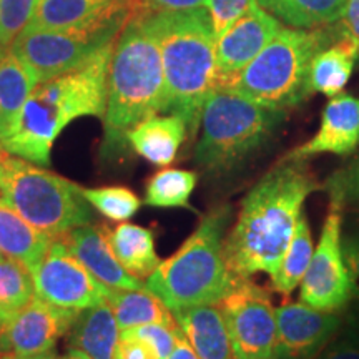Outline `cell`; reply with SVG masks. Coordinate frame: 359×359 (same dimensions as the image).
Listing matches in <instances>:
<instances>
[{
    "instance_id": "c3c4849f",
    "label": "cell",
    "mask_w": 359,
    "mask_h": 359,
    "mask_svg": "<svg viewBox=\"0 0 359 359\" xmlns=\"http://www.w3.org/2000/svg\"><path fill=\"white\" fill-rule=\"evenodd\" d=\"M4 258H6V255H4V253H2V251H0V262H2V259H4Z\"/></svg>"
},
{
    "instance_id": "4316f807",
    "label": "cell",
    "mask_w": 359,
    "mask_h": 359,
    "mask_svg": "<svg viewBox=\"0 0 359 359\" xmlns=\"http://www.w3.org/2000/svg\"><path fill=\"white\" fill-rule=\"evenodd\" d=\"M268 13L293 29L336 24L348 0H257Z\"/></svg>"
},
{
    "instance_id": "e0dca14e",
    "label": "cell",
    "mask_w": 359,
    "mask_h": 359,
    "mask_svg": "<svg viewBox=\"0 0 359 359\" xmlns=\"http://www.w3.org/2000/svg\"><path fill=\"white\" fill-rule=\"evenodd\" d=\"M62 241L85 268L109 288L145 290L140 278L130 275L110 248L105 231L92 224L77 226L62 236Z\"/></svg>"
},
{
    "instance_id": "44dd1931",
    "label": "cell",
    "mask_w": 359,
    "mask_h": 359,
    "mask_svg": "<svg viewBox=\"0 0 359 359\" xmlns=\"http://www.w3.org/2000/svg\"><path fill=\"white\" fill-rule=\"evenodd\" d=\"M120 326L109 303L82 309L69 330L70 348L92 359H115Z\"/></svg>"
},
{
    "instance_id": "1f68e13d",
    "label": "cell",
    "mask_w": 359,
    "mask_h": 359,
    "mask_svg": "<svg viewBox=\"0 0 359 359\" xmlns=\"http://www.w3.org/2000/svg\"><path fill=\"white\" fill-rule=\"evenodd\" d=\"M323 190L330 196V205L341 212H359V155L348 160L326 178Z\"/></svg>"
},
{
    "instance_id": "7bdbcfd3",
    "label": "cell",
    "mask_w": 359,
    "mask_h": 359,
    "mask_svg": "<svg viewBox=\"0 0 359 359\" xmlns=\"http://www.w3.org/2000/svg\"><path fill=\"white\" fill-rule=\"evenodd\" d=\"M343 231L359 238V212L343 213Z\"/></svg>"
},
{
    "instance_id": "cb8c5ba5",
    "label": "cell",
    "mask_w": 359,
    "mask_h": 359,
    "mask_svg": "<svg viewBox=\"0 0 359 359\" xmlns=\"http://www.w3.org/2000/svg\"><path fill=\"white\" fill-rule=\"evenodd\" d=\"M115 258L137 278H148L160 264L155 250L154 231L133 223H120L111 231H105Z\"/></svg>"
},
{
    "instance_id": "603a6c76",
    "label": "cell",
    "mask_w": 359,
    "mask_h": 359,
    "mask_svg": "<svg viewBox=\"0 0 359 359\" xmlns=\"http://www.w3.org/2000/svg\"><path fill=\"white\" fill-rule=\"evenodd\" d=\"M359 58L358 45L349 39L338 37L326 45L313 58L309 72V88L311 92L334 97L343 92L351 79L354 65Z\"/></svg>"
},
{
    "instance_id": "8fae6325",
    "label": "cell",
    "mask_w": 359,
    "mask_h": 359,
    "mask_svg": "<svg viewBox=\"0 0 359 359\" xmlns=\"http://www.w3.org/2000/svg\"><path fill=\"white\" fill-rule=\"evenodd\" d=\"M343 212L330 205L320 243L299 285V302L323 311L343 313L356 294L353 275L341 248Z\"/></svg>"
},
{
    "instance_id": "52a82bcc",
    "label": "cell",
    "mask_w": 359,
    "mask_h": 359,
    "mask_svg": "<svg viewBox=\"0 0 359 359\" xmlns=\"http://www.w3.org/2000/svg\"><path fill=\"white\" fill-rule=\"evenodd\" d=\"M338 39L334 30L281 29L241 74L224 88L251 102L286 110L311 95L309 72L313 58Z\"/></svg>"
},
{
    "instance_id": "d590c367",
    "label": "cell",
    "mask_w": 359,
    "mask_h": 359,
    "mask_svg": "<svg viewBox=\"0 0 359 359\" xmlns=\"http://www.w3.org/2000/svg\"><path fill=\"white\" fill-rule=\"evenodd\" d=\"M314 359H359V341L341 330Z\"/></svg>"
},
{
    "instance_id": "f6af8a7d",
    "label": "cell",
    "mask_w": 359,
    "mask_h": 359,
    "mask_svg": "<svg viewBox=\"0 0 359 359\" xmlns=\"http://www.w3.org/2000/svg\"><path fill=\"white\" fill-rule=\"evenodd\" d=\"M64 359H92V358H88L87 354L82 353V351H79V349L70 348V349H69V353L65 354V358H64Z\"/></svg>"
},
{
    "instance_id": "d6a6232c",
    "label": "cell",
    "mask_w": 359,
    "mask_h": 359,
    "mask_svg": "<svg viewBox=\"0 0 359 359\" xmlns=\"http://www.w3.org/2000/svg\"><path fill=\"white\" fill-rule=\"evenodd\" d=\"M180 327H170L160 323H150V325H140L128 330H122L120 334L133 336L142 339L155 353L156 359H167L177 344Z\"/></svg>"
},
{
    "instance_id": "7c38bea8",
    "label": "cell",
    "mask_w": 359,
    "mask_h": 359,
    "mask_svg": "<svg viewBox=\"0 0 359 359\" xmlns=\"http://www.w3.org/2000/svg\"><path fill=\"white\" fill-rule=\"evenodd\" d=\"M35 296L67 311L107 303L109 286L97 280L77 258L72 255L62 238H53L50 248L32 271Z\"/></svg>"
},
{
    "instance_id": "f546056e",
    "label": "cell",
    "mask_w": 359,
    "mask_h": 359,
    "mask_svg": "<svg viewBox=\"0 0 359 359\" xmlns=\"http://www.w3.org/2000/svg\"><path fill=\"white\" fill-rule=\"evenodd\" d=\"M35 298L34 278L20 262L4 258L0 262V327L17 316Z\"/></svg>"
},
{
    "instance_id": "7a4b0ae2",
    "label": "cell",
    "mask_w": 359,
    "mask_h": 359,
    "mask_svg": "<svg viewBox=\"0 0 359 359\" xmlns=\"http://www.w3.org/2000/svg\"><path fill=\"white\" fill-rule=\"evenodd\" d=\"M115 42L98 50L87 64L60 77L39 83L19 116L0 140L8 154L48 167L57 137L74 120L103 116Z\"/></svg>"
},
{
    "instance_id": "d4e9b609",
    "label": "cell",
    "mask_w": 359,
    "mask_h": 359,
    "mask_svg": "<svg viewBox=\"0 0 359 359\" xmlns=\"http://www.w3.org/2000/svg\"><path fill=\"white\" fill-rule=\"evenodd\" d=\"M107 303L110 304L120 330H128L140 325L160 323V325L178 327L173 313L161 303L158 296L145 290L110 288Z\"/></svg>"
},
{
    "instance_id": "9a60e30c",
    "label": "cell",
    "mask_w": 359,
    "mask_h": 359,
    "mask_svg": "<svg viewBox=\"0 0 359 359\" xmlns=\"http://www.w3.org/2000/svg\"><path fill=\"white\" fill-rule=\"evenodd\" d=\"M281 29V22L253 0L245 15L217 37L219 88L228 87Z\"/></svg>"
},
{
    "instance_id": "d6986e66",
    "label": "cell",
    "mask_w": 359,
    "mask_h": 359,
    "mask_svg": "<svg viewBox=\"0 0 359 359\" xmlns=\"http://www.w3.org/2000/svg\"><path fill=\"white\" fill-rule=\"evenodd\" d=\"M173 318L200 359H235L226 323L217 304L178 309Z\"/></svg>"
},
{
    "instance_id": "5b68a950",
    "label": "cell",
    "mask_w": 359,
    "mask_h": 359,
    "mask_svg": "<svg viewBox=\"0 0 359 359\" xmlns=\"http://www.w3.org/2000/svg\"><path fill=\"white\" fill-rule=\"evenodd\" d=\"M231 222V205L215 206L178 251L160 262L147 278V290L158 296L170 311L218 304L235 286L238 276L224 258V240Z\"/></svg>"
},
{
    "instance_id": "836d02e7",
    "label": "cell",
    "mask_w": 359,
    "mask_h": 359,
    "mask_svg": "<svg viewBox=\"0 0 359 359\" xmlns=\"http://www.w3.org/2000/svg\"><path fill=\"white\" fill-rule=\"evenodd\" d=\"M35 0H0V40L12 45L32 17Z\"/></svg>"
},
{
    "instance_id": "ac0fdd59",
    "label": "cell",
    "mask_w": 359,
    "mask_h": 359,
    "mask_svg": "<svg viewBox=\"0 0 359 359\" xmlns=\"http://www.w3.org/2000/svg\"><path fill=\"white\" fill-rule=\"evenodd\" d=\"M133 11L135 0H35L25 29H75Z\"/></svg>"
},
{
    "instance_id": "60d3db41",
    "label": "cell",
    "mask_w": 359,
    "mask_h": 359,
    "mask_svg": "<svg viewBox=\"0 0 359 359\" xmlns=\"http://www.w3.org/2000/svg\"><path fill=\"white\" fill-rule=\"evenodd\" d=\"M343 331L359 341V299H353L343 311Z\"/></svg>"
},
{
    "instance_id": "484cf974",
    "label": "cell",
    "mask_w": 359,
    "mask_h": 359,
    "mask_svg": "<svg viewBox=\"0 0 359 359\" xmlns=\"http://www.w3.org/2000/svg\"><path fill=\"white\" fill-rule=\"evenodd\" d=\"M39 80L20 58L8 52L0 60V140L19 116Z\"/></svg>"
},
{
    "instance_id": "f1b7e54d",
    "label": "cell",
    "mask_w": 359,
    "mask_h": 359,
    "mask_svg": "<svg viewBox=\"0 0 359 359\" xmlns=\"http://www.w3.org/2000/svg\"><path fill=\"white\" fill-rule=\"evenodd\" d=\"M198 183L191 170L165 168L156 172L145 185V205L151 208H190V198Z\"/></svg>"
},
{
    "instance_id": "83f0119b",
    "label": "cell",
    "mask_w": 359,
    "mask_h": 359,
    "mask_svg": "<svg viewBox=\"0 0 359 359\" xmlns=\"http://www.w3.org/2000/svg\"><path fill=\"white\" fill-rule=\"evenodd\" d=\"M314 251L311 226L304 212L296 223L294 235L291 238L288 248L285 251V257L278 264L273 275H269V288L275 293L283 296H290L293 291L302 285V280L306 273L311 262Z\"/></svg>"
},
{
    "instance_id": "3957f363",
    "label": "cell",
    "mask_w": 359,
    "mask_h": 359,
    "mask_svg": "<svg viewBox=\"0 0 359 359\" xmlns=\"http://www.w3.org/2000/svg\"><path fill=\"white\" fill-rule=\"evenodd\" d=\"M142 15L161 53L163 111L182 116L191 137L198 130L206 100L219 88L212 20L205 7Z\"/></svg>"
},
{
    "instance_id": "bcb514c9",
    "label": "cell",
    "mask_w": 359,
    "mask_h": 359,
    "mask_svg": "<svg viewBox=\"0 0 359 359\" xmlns=\"http://www.w3.org/2000/svg\"><path fill=\"white\" fill-rule=\"evenodd\" d=\"M7 53H8V45L4 43L2 40H0V60H2V58L6 57Z\"/></svg>"
},
{
    "instance_id": "30bf717a",
    "label": "cell",
    "mask_w": 359,
    "mask_h": 359,
    "mask_svg": "<svg viewBox=\"0 0 359 359\" xmlns=\"http://www.w3.org/2000/svg\"><path fill=\"white\" fill-rule=\"evenodd\" d=\"M217 306L226 323L235 359H275L276 308L266 288L251 278H238Z\"/></svg>"
},
{
    "instance_id": "8992f818",
    "label": "cell",
    "mask_w": 359,
    "mask_h": 359,
    "mask_svg": "<svg viewBox=\"0 0 359 359\" xmlns=\"http://www.w3.org/2000/svg\"><path fill=\"white\" fill-rule=\"evenodd\" d=\"M286 120V110L251 102L230 88H218L200 116L195 163L203 172L224 177L253 160Z\"/></svg>"
},
{
    "instance_id": "7402d4cb",
    "label": "cell",
    "mask_w": 359,
    "mask_h": 359,
    "mask_svg": "<svg viewBox=\"0 0 359 359\" xmlns=\"http://www.w3.org/2000/svg\"><path fill=\"white\" fill-rule=\"evenodd\" d=\"M53 238L22 218L0 195V251L32 269L50 248Z\"/></svg>"
},
{
    "instance_id": "4fadbf2b",
    "label": "cell",
    "mask_w": 359,
    "mask_h": 359,
    "mask_svg": "<svg viewBox=\"0 0 359 359\" xmlns=\"http://www.w3.org/2000/svg\"><path fill=\"white\" fill-rule=\"evenodd\" d=\"M341 330L343 313L285 302L276 308L275 359H314Z\"/></svg>"
},
{
    "instance_id": "4dcf8cb0",
    "label": "cell",
    "mask_w": 359,
    "mask_h": 359,
    "mask_svg": "<svg viewBox=\"0 0 359 359\" xmlns=\"http://www.w3.org/2000/svg\"><path fill=\"white\" fill-rule=\"evenodd\" d=\"M82 193L92 208L114 222H127L142 206L137 193L122 185L82 188Z\"/></svg>"
},
{
    "instance_id": "74e56055",
    "label": "cell",
    "mask_w": 359,
    "mask_h": 359,
    "mask_svg": "<svg viewBox=\"0 0 359 359\" xmlns=\"http://www.w3.org/2000/svg\"><path fill=\"white\" fill-rule=\"evenodd\" d=\"M334 32L338 37L349 39L359 48V0H348L343 15L336 22Z\"/></svg>"
},
{
    "instance_id": "7dc6e473",
    "label": "cell",
    "mask_w": 359,
    "mask_h": 359,
    "mask_svg": "<svg viewBox=\"0 0 359 359\" xmlns=\"http://www.w3.org/2000/svg\"><path fill=\"white\" fill-rule=\"evenodd\" d=\"M8 155H11V154H8L6 148L2 147V143H0V161H2V160L6 158V156H8Z\"/></svg>"
},
{
    "instance_id": "ee69618b",
    "label": "cell",
    "mask_w": 359,
    "mask_h": 359,
    "mask_svg": "<svg viewBox=\"0 0 359 359\" xmlns=\"http://www.w3.org/2000/svg\"><path fill=\"white\" fill-rule=\"evenodd\" d=\"M0 359H60L53 351H45L40 354H32V356H22V358H0Z\"/></svg>"
},
{
    "instance_id": "5bb4252c",
    "label": "cell",
    "mask_w": 359,
    "mask_h": 359,
    "mask_svg": "<svg viewBox=\"0 0 359 359\" xmlns=\"http://www.w3.org/2000/svg\"><path fill=\"white\" fill-rule=\"evenodd\" d=\"M79 313L67 311L39 296L0 327V358H22L52 351L57 341L69 333Z\"/></svg>"
},
{
    "instance_id": "b9f144b4",
    "label": "cell",
    "mask_w": 359,
    "mask_h": 359,
    "mask_svg": "<svg viewBox=\"0 0 359 359\" xmlns=\"http://www.w3.org/2000/svg\"><path fill=\"white\" fill-rule=\"evenodd\" d=\"M167 359H200V358L196 356V353L193 351L190 343H188V341L185 339V336H183L182 331H180L178 338H177V344H175V349Z\"/></svg>"
},
{
    "instance_id": "ba28073f",
    "label": "cell",
    "mask_w": 359,
    "mask_h": 359,
    "mask_svg": "<svg viewBox=\"0 0 359 359\" xmlns=\"http://www.w3.org/2000/svg\"><path fill=\"white\" fill-rule=\"evenodd\" d=\"M0 195L22 218L52 238L93 222L82 187L13 155L0 161Z\"/></svg>"
},
{
    "instance_id": "f35d334b",
    "label": "cell",
    "mask_w": 359,
    "mask_h": 359,
    "mask_svg": "<svg viewBox=\"0 0 359 359\" xmlns=\"http://www.w3.org/2000/svg\"><path fill=\"white\" fill-rule=\"evenodd\" d=\"M115 359H156V356L150 346L143 343L142 339L120 334Z\"/></svg>"
},
{
    "instance_id": "ffe728a7",
    "label": "cell",
    "mask_w": 359,
    "mask_h": 359,
    "mask_svg": "<svg viewBox=\"0 0 359 359\" xmlns=\"http://www.w3.org/2000/svg\"><path fill=\"white\" fill-rule=\"evenodd\" d=\"M185 120L177 114L151 115L127 133V143L142 158L156 167H167L177 158L188 137Z\"/></svg>"
},
{
    "instance_id": "9c48e42d",
    "label": "cell",
    "mask_w": 359,
    "mask_h": 359,
    "mask_svg": "<svg viewBox=\"0 0 359 359\" xmlns=\"http://www.w3.org/2000/svg\"><path fill=\"white\" fill-rule=\"evenodd\" d=\"M133 12L118 13L97 24L65 30L24 29L11 52L32 70L39 83L87 64L98 50L115 42Z\"/></svg>"
},
{
    "instance_id": "8d00e7d4",
    "label": "cell",
    "mask_w": 359,
    "mask_h": 359,
    "mask_svg": "<svg viewBox=\"0 0 359 359\" xmlns=\"http://www.w3.org/2000/svg\"><path fill=\"white\" fill-rule=\"evenodd\" d=\"M206 0H135V11L142 13L180 12L205 7Z\"/></svg>"
},
{
    "instance_id": "6da1fadb",
    "label": "cell",
    "mask_w": 359,
    "mask_h": 359,
    "mask_svg": "<svg viewBox=\"0 0 359 359\" xmlns=\"http://www.w3.org/2000/svg\"><path fill=\"white\" fill-rule=\"evenodd\" d=\"M318 182L306 160L283 158L241 201L224 240V258L238 278L273 275L285 257L296 223Z\"/></svg>"
},
{
    "instance_id": "ab89813d",
    "label": "cell",
    "mask_w": 359,
    "mask_h": 359,
    "mask_svg": "<svg viewBox=\"0 0 359 359\" xmlns=\"http://www.w3.org/2000/svg\"><path fill=\"white\" fill-rule=\"evenodd\" d=\"M341 248H343V257L351 271L354 285H356V294L354 299H359V238L349 233H344L341 240Z\"/></svg>"
},
{
    "instance_id": "e575fe53",
    "label": "cell",
    "mask_w": 359,
    "mask_h": 359,
    "mask_svg": "<svg viewBox=\"0 0 359 359\" xmlns=\"http://www.w3.org/2000/svg\"><path fill=\"white\" fill-rule=\"evenodd\" d=\"M253 0H206L205 8L212 20L213 32L219 37L240 17L245 15Z\"/></svg>"
},
{
    "instance_id": "277c9868",
    "label": "cell",
    "mask_w": 359,
    "mask_h": 359,
    "mask_svg": "<svg viewBox=\"0 0 359 359\" xmlns=\"http://www.w3.org/2000/svg\"><path fill=\"white\" fill-rule=\"evenodd\" d=\"M165 107L161 53L140 12L133 11L116 39L107 85L103 154H118L127 133Z\"/></svg>"
},
{
    "instance_id": "2e32d148",
    "label": "cell",
    "mask_w": 359,
    "mask_h": 359,
    "mask_svg": "<svg viewBox=\"0 0 359 359\" xmlns=\"http://www.w3.org/2000/svg\"><path fill=\"white\" fill-rule=\"evenodd\" d=\"M359 147V98L338 93L326 103L320 130L314 137L288 151V160H309L318 155L349 156Z\"/></svg>"
}]
</instances>
